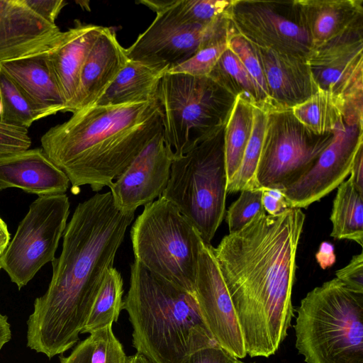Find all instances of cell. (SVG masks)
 <instances>
[{
  "label": "cell",
  "mask_w": 363,
  "mask_h": 363,
  "mask_svg": "<svg viewBox=\"0 0 363 363\" xmlns=\"http://www.w3.org/2000/svg\"><path fill=\"white\" fill-rule=\"evenodd\" d=\"M305 218L298 208L276 216L262 211L212 247L252 357L274 354L287 335Z\"/></svg>",
  "instance_id": "cell-1"
},
{
  "label": "cell",
  "mask_w": 363,
  "mask_h": 363,
  "mask_svg": "<svg viewBox=\"0 0 363 363\" xmlns=\"http://www.w3.org/2000/svg\"><path fill=\"white\" fill-rule=\"evenodd\" d=\"M134 216L116 206L110 191L77 205L61 254L52 262L48 288L35 298L27 320L28 347L51 359L78 342Z\"/></svg>",
  "instance_id": "cell-2"
},
{
  "label": "cell",
  "mask_w": 363,
  "mask_h": 363,
  "mask_svg": "<svg viewBox=\"0 0 363 363\" xmlns=\"http://www.w3.org/2000/svg\"><path fill=\"white\" fill-rule=\"evenodd\" d=\"M163 130L157 99L119 106H93L72 113L40 139L48 158L68 177L71 191L109 186Z\"/></svg>",
  "instance_id": "cell-3"
},
{
  "label": "cell",
  "mask_w": 363,
  "mask_h": 363,
  "mask_svg": "<svg viewBox=\"0 0 363 363\" xmlns=\"http://www.w3.org/2000/svg\"><path fill=\"white\" fill-rule=\"evenodd\" d=\"M123 308L133 328V347L152 363H182L193 352L217 343L194 294L136 261L130 264Z\"/></svg>",
  "instance_id": "cell-4"
},
{
  "label": "cell",
  "mask_w": 363,
  "mask_h": 363,
  "mask_svg": "<svg viewBox=\"0 0 363 363\" xmlns=\"http://www.w3.org/2000/svg\"><path fill=\"white\" fill-rule=\"evenodd\" d=\"M296 311V347L306 363H363V291L334 278Z\"/></svg>",
  "instance_id": "cell-5"
},
{
  "label": "cell",
  "mask_w": 363,
  "mask_h": 363,
  "mask_svg": "<svg viewBox=\"0 0 363 363\" xmlns=\"http://www.w3.org/2000/svg\"><path fill=\"white\" fill-rule=\"evenodd\" d=\"M225 125L173 159L169 179L161 196L178 208L207 244H211L225 212Z\"/></svg>",
  "instance_id": "cell-6"
},
{
  "label": "cell",
  "mask_w": 363,
  "mask_h": 363,
  "mask_svg": "<svg viewBox=\"0 0 363 363\" xmlns=\"http://www.w3.org/2000/svg\"><path fill=\"white\" fill-rule=\"evenodd\" d=\"M130 240L135 261L194 294L203 241L173 203L160 196L145 206L131 228Z\"/></svg>",
  "instance_id": "cell-7"
},
{
  "label": "cell",
  "mask_w": 363,
  "mask_h": 363,
  "mask_svg": "<svg viewBox=\"0 0 363 363\" xmlns=\"http://www.w3.org/2000/svg\"><path fill=\"white\" fill-rule=\"evenodd\" d=\"M157 99L164 137L174 158L224 126L236 100L208 76L168 72L160 82Z\"/></svg>",
  "instance_id": "cell-8"
},
{
  "label": "cell",
  "mask_w": 363,
  "mask_h": 363,
  "mask_svg": "<svg viewBox=\"0 0 363 363\" xmlns=\"http://www.w3.org/2000/svg\"><path fill=\"white\" fill-rule=\"evenodd\" d=\"M333 137V133H313L291 108L267 111L255 174L258 188L283 191L297 182L313 167Z\"/></svg>",
  "instance_id": "cell-9"
},
{
  "label": "cell",
  "mask_w": 363,
  "mask_h": 363,
  "mask_svg": "<svg viewBox=\"0 0 363 363\" xmlns=\"http://www.w3.org/2000/svg\"><path fill=\"white\" fill-rule=\"evenodd\" d=\"M175 0H142L156 12L152 23L125 49L128 58L165 70L183 63L206 44L228 33V15L203 26L188 20L177 8Z\"/></svg>",
  "instance_id": "cell-10"
},
{
  "label": "cell",
  "mask_w": 363,
  "mask_h": 363,
  "mask_svg": "<svg viewBox=\"0 0 363 363\" xmlns=\"http://www.w3.org/2000/svg\"><path fill=\"white\" fill-rule=\"evenodd\" d=\"M65 194L38 196L20 222L1 257L0 265L21 289L52 262L69 214Z\"/></svg>",
  "instance_id": "cell-11"
},
{
  "label": "cell",
  "mask_w": 363,
  "mask_h": 363,
  "mask_svg": "<svg viewBox=\"0 0 363 363\" xmlns=\"http://www.w3.org/2000/svg\"><path fill=\"white\" fill-rule=\"evenodd\" d=\"M318 89L342 101L347 126H363V24L314 48L306 58Z\"/></svg>",
  "instance_id": "cell-12"
},
{
  "label": "cell",
  "mask_w": 363,
  "mask_h": 363,
  "mask_svg": "<svg viewBox=\"0 0 363 363\" xmlns=\"http://www.w3.org/2000/svg\"><path fill=\"white\" fill-rule=\"evenodd\" d=\"M230 27L252 45L307 58L313 49L297 0H231Z\"/></svg>",
  "instance_id": "cell-13"
},
{
  "label": "cell",
  "mask_w": 363,
  "mask_h": 363,
  "mask_svg": "<svg viewBox=\"0 0 363 363\" xmlns=\"http://www.w3.org/2000/svg\"><path fill=\"white\" fill-rule=\"evenodd\" d=\"M212 247L203 242L194 294L214 340L237 359L244 358L247 352L241 328Z\"/></svg>",
  "instance_id": "cell-14"
},
{
  "label": "cell",
  "mask_w": 363,
  "mask_h": 363,
  "mask_svg": "<svg viewBox=\"0 0 363 363\" xmlns=\"http://www.w3.org/2000/svg\"><path fill=\"white\" fill-rule=\"evenodd\" d=\"M363 146V128L345 123L333 131L330 143L301 179L281 191L289 208H306L337 187L350 174L358 150Z\"/></svg>",
  "instance_id": "cell-15"
},
{
  "label": "cell",
  "mask_w": 363,
  "mask_h": 363,
  "mask_svg": "<svg viewBox=\"0 0 363 363\" xmlns=\"http://www.w3.org/2000/svg\"><path fill=\"white\" fill-rule=\"evenodd\" d=\"M173 159L162 130L108 186L116 206L123 212L135 211L160 197L167 187Z\"/></svg>",
  "instance_id": "cell-16"
},
{
  "label": "cell",
  "mask_w": 363,
  "mask_h": 363,
  "mask_svg": "<svg viewBox=\"0 0 363 363\" xmlns=\"http://www.w3.org/2000/svg\"><path fill=\"white\" fill-rule=\"evenodd\" d=\"M62 33L33 11L26 0H0V62L48 50Z\"/></svg>",
  "instance_id": "cell-17"
},
{
  "label": "cell",
  "mask_w": 363,
  "mask_h": 363,
  "mask_svg": "<svg viewBox=\"0 0 363 363\" xmlns=\"http://www.w3.org/2000/svg\"><path fill=\"white\" fill-rule=\"evenodd\" d=\"M252 47L264 74L272 109L293 108L318 90L306 58Z\"/></svg>",
  "instance_id": "cell-18"
},
{
  "label": "cell",
  "mask_w": 363,
  "mask_h": 363,
  "mask_svg": "<svg viewBox=\"0 0 363 363\" xmlns=\"http://www.w3.org/2000/svg\"><path fill=\"white\" fill-rule=\"evenodd\" d=\"M69 184L42 147L0 156V191L15 187L38 196L62 194Z\"/></svg>",
  "instance_id": "cell-19"
},
{
  "label": "cell",
  "mask_w": 363,
  "mask_h": 363,
  "mask_svg": "<svg viewBox=\"0 0 363 363\" xmlns=\"http://www.w3.org/2000/svg\"><path fill=\"white\" fill-rule=\"evenodd\" d=\"M104 26L84 24L63 31L60 39L47 50L48 58L64 98L65 112L77 111L80 74L85 59Z\"/></svg>",
  "instance_id": "cell-20"
},
{
  "label": "cell",
  "mask_w": 363,
  "mask_h": 363,
  "mask_svg": "<svg viewBox=\"0 0 363 363\" xmlns=\"http://www.w3.org/2000/svg\"><path fill=\"white\" fill-rule=\"evenodd\" d=\"M41 119L65 112L66 105L48 61L47 50L0 62Z\"/></svg>",
  "instance_id": "cell-21"
},
{
  "label": "cell",
  "mask_w": 363,
  "mask_h": 363,
  "mask_svg": "<svg viewBox=\"0 0 363 363\" xmlns=\"http://www.w3.org/2000/svg\"><path fill=\"white\" fill-rule=\"evenodd\" d=\"M128 60L115 30L104 27L82 69L77 111L94 106Z\"/></svg>",
  "instance_id": "cell-22"
},
{
  "label": "cell",
  "mask_w": 363,
  "mask_h": 363,
  "mask_svg": "<svg viewBox=\"0 0 363 363\" xmlns=\"http://www.w3.org/2000/svg\"><path fill=\"white\" fill-rule=\"evenodd\" d=\"M313 48L363 24L362 0H297Z\"/></svg>",
  "instance_id": "cell-23"
},
{
  "label": "cell",
  "mask_w": 363,
  "mask_h": 363,
  "mask_svg": "<svg viewBox=\"0 0 363 363\" xmlns=\"http://www.w3.org/2000/svg\"><path fill=\"white\" fill-rule=\"evenodd\" d=\"M166 72L129 60L94 106H119L155 99L160 82Z\"/></svg>",
  "instance_id": "cell-24"
},
{
  "label": "cell",
  "mask_w": 363,
  "mask_h": 363,
  "mask_svg": "<svg viewBox=\"0 0 363 363\" xmlns=\"http://www.w3.org/2000/svg\"><path fill=\"white\" fill-rule=\"evenodd\" d=\"M330 235L363 246V194L348 179L339 186L330 215Z\"/></svg>",
  "instance_id": "cell-25"
},
{
  "label": "cell",
  "mask_w": 363,
  "mask_h": 363,
  "mask_svg": "<svg viewBox=\"0 0 363 363\" xmlns=\"http://www.w3.org/2000/svg\"><path fill=\"white\" fill-rule=\"evenodd\" d=\"M254 106L236 98L224 128V153L228 183L238 171L252 134Z\"/></svg>",
  "instance_id": "cell-26"
},
{
  "label": "cell",
  "mask_w": 363,
  "mask_h": 363,
  "mask_svg": "<svg viewBox=\"0 0 363 363\" xmlns=\"http://www.w3.org/2000/svg\"><path fill=\"white\" fill-rule=\"evenodd\" d=\"M291 109L294 116L315 134L333 133L345 123L340 99L321 89Z\"/></svg>",
  "instance_id": "cell-27"
},
{
  "label": "cell",
  "mask_w": 363,
  "mask_h": 363,
  "mask_svg": "<svg viewBox=\"0 0 363 363\" xmlns=\"http://www.w3.org/2000/svg\"><path fill=\"white\" fill-rule=\"evenodd\" d=\"M123 281L115 267L107 272L81 334L100 330L117 322L123 307Z\"/></svg>",
  "instance_id": "cell-28"
},
{
  "label": "cell",
  "mask_w": 363,
  "mask_h": 363,
  "mask_svg": "<svg viewBox=\"0 0 363 363\" xmlns=\"http://www.w3.org/2000/svg\"><path fill=\"white\" fill-rule=\"evenodd\" d=\"M212 79L235 98L260 107L256 86L236 55L228 48L209 74Z\"/></svg>",
  "instance_id": "cell-29"
},
{
  "label": "cell",
  "mask_w": 363,
  "mask_h": 363,
  "mask_svg": "<svg viewBox=\"0 0 363 363\" xmlns=\"http://www.w3.org/2000/svg\"><path fill=\"white\" fill-rule=\"evenodd\" d=\"M267 112L254 106L252 131L246 147L241 165L227 185V194L258 188L255 174L261 155Z\"/></svg>",
  "instance_id": "cell-30"
},
{
  "label": "cell",
  "mask_w": 363,
  "mask_h": 363,
  "mask_svg": "<svg viewBox=\"0 0 363 363\" xmlns=\"http://www.w3.org/2000/svg\"><path fill=\"white\" fill-rule=\"evenodd\" d=\"M0 121L28 128L41 119L11 79L0 69Z\"/></svg>",
  "instance_id": "cell-31"
},
{
  "label": "cell",
  "mask_w": 363,
  "mask_h": 363,
  "mask_svg": "<svg viewBox=\"0 0 363 363\" xmlns=\"http://www.w3.org/2000/svg\"><path fill=\"white\" fill-rule=\"evenodd\" d=\"M227 42L228 48L240 60L256 86L259 98V108L266 112L272 110L264 74L252 45L230 27Z\"/></svg>",
  "instance_id": "cell-32"
},
{
  "label": "cell",
  "mask_w": 363,
  "mask_h": 363,
  "mask_svg": "<svg viewBox=\"0 0 363 363\" xmlns=\"http://www.w3.org/2000/svg\"><path fill=\"white\" fill-rule=\"evenodd\" d=\"M227 40L228 36L206 44L191 58L170 69L168 72L198 77L208 76L222 54L228 48Z\"/></svg>",
  "instance_id": "cell-33"
},
{
  "label": "cell",
  "mask_w": 363,
  "mask_h": 363,
  "mask_svg": "<svg viewBox=\"0 0 363 363\" xmlns=\"http://www.w3.org/2000/svg\"><path fill=\"white\" fill-rule=\"evenodd\" d=\"M262 188L245 189L238 199L228 208L226 214L229 233L240 230L258 213L264 211L262 206Z\"/></svg>",
  "instance_id": "cell-34"
},
{
  "label": "cell",
  "mask_w": 363,
  "mask_h": 363,
  "mask_svg": "<svg viewBox=\"0 0 363 363\" xmlns=\"http://www.w3.org/2000/svg\"><path fill=\"white\" fill-rule=\"evenodd\" d=\"M231 0H175L179 11L190 21L209 25L228 15Z\"/></svg>",
  "instance_id": "cell-35"
},
{
  "label": "cell",
  "mask_w": 363,
  "mask_h": 363,
  "mask_svg": "<svg viewBox=\"0 0 363 363\" xmlns=\"http://www.w3.org/2000/svg\"><path fill=\"white\" fill-rule=\"evenodd\" d=\"M90 363H127L123 346L116 337L109 325L91 333Z\"/></svg>",
  "instance_id": "cell-36"
},
{
  "label": "cell",
  "mask_w": 363,
  "mask_h": 363,
  "mask_svg": "<svg viewBox=\"0 0 363 363\" xmlns=\"http://www.w3.org/2000/svg\"><path fill=\"white\" fill-rule=\"evenodd\" d=\"M28 129L0 121V156L29 149Z\"/></svg>",
  "instance_id": "cell-37"
},
{
  "label": "cell",
  "mask_w": 363,
  "mask_h": 363,
  "mask_svg": "<svg viewBox=\"0 0 363 363\" xmlns=\"http://www.w3.org/2000/svg\"><path fill=\"white\" fill-rule=\"evenodd\" d=\"M237 359L216 343L193 352L182 363H235Z\"/></svg>",
  "instance_id": "cell-38"
},
{
  "label": "cell",
  "mask_w": 363,
  "mask_h": 363,
  "mask_svg": "<svg viewBox=\"0 0 363 363\" xmlns=\"http://www.w3.org/2000/svg\"><path fill=\"white\" fill-rule=\"evenodd\" d=\"M336 278L349 287L357 291H363V253L352 257L345 267L335 272Z\"/></svg>",
  "instance_id": "cell-39"
},
{
  "label": "cell",
  "mask_w": 363,
  "mask_h": 363,
  "mask_svg": "<svg viewBox=\"0 0 363 363\" xmlns=\"http://www.w3.org/2000/svg\"><path fill=\"white\" fill-rule=\"evenodd\" d=\"M28 6L48 22L53 24L67 4L63 0H26Z\"/></svg>",
  "instance_id": "cell-40"
},
{
  "label": "cell",
  "mask_w": 363,
  "mask_h": 363,
  "mask_svg": "<svg viewBox=\"0 0 363 363\" xmlns=\"http://www.w3.org/2000/svg\"><path fill=\"white\" fill-rule=\"evenodd\" d=\"M262 206L268 215L276 216L289 208L281 191L262 188Z\"/></svg>",
  "instance_id": "cell-41"
},
{
  "label": "cell",
  "mask_w": 363,
  "mask_h": 363,
  "mask_svg": "<svg viewBox=\"0 0 363 363\" xmlns=\"http://www.w3.org/2000/svg\"><path fill=\"white\" fill-rule=\"evenodd\" d=\"M90 337L81 342L67 357L60 356V363H90L91 352Z\"/></svg>",
  "instance_id": "cell-42"
},
{
  "label": "cell",
  "mask_w": 363,
  "mask_h": 363,
  "mask_svg": "<svg viewBox=\"0 0 363 363\" xmlns=\"http://www.w3.org/2000/svg\"><path fill=\"white\" fill-rule=\"evenodd\" d=\"M350 174V181L363 194V146L358 150L354 157Z\"/></svg>",
  "instance_id": "cell-43"
},
{
  "label": "cell",
  "mask_w": 363,
  "mask_h": 363,
  "mask_svg": "<svg viewBox=\"0 0 363 363\" xmlns=\"http://www.w3.org/2000/svg\"><path fill=\"white\" fill-rule=\"evenodd\" d=\"M11 338V325L6 315L0 313V350Z\"/></svg>",
  "instance_id": "cell-44"
},
{
  "label": "cell",
  "mask_w": 363,
  "mask_h": 363,
  "mask_svg": "<svg viewBox=\"0 0 363 363\" xmlns=\"http://www.w3.org/2000/svg\"><path fill=\"white\" fill-rule=\"evenodd\" d=\"M10 241V233L6 223L0 217V262L3 252ZM0 265V269H1Z\"/></svg>",
  "instance_id": "cell-45"
},
{
  "label": "cell",
  "mask_w": 363,
  "mask_h": 363,
  "mask_svg": "<svg viewBox=\"0 0 363 363\" xmlns=\"http://www.w3.org/2000/svg\"><path fill=\"white\" fill-rule=\"evenodd\" d=\"M127 363H152L144 355L140 353H135V354L128 357Z\"/></svg>",
  "instance_id": "cell-46"
},
{
  "label": "cell",
  "mask_w": 363,
  "mask_h": 363,
  "mask_svg": "<svg viewBox=\"0 0 363 363\" xmlns=\"http://www.w3.org/2000/svg\"><path fill=\"white\" fill-rule=\"evenodd\" d=\"M235 363H245V362H243L238 359L237 361L235 362Z\"/></svg>",
  "instance_id": "cell-47"
},
{
  "label": "cell",
  "mask_w": 363,
  "mask_h": 363,
  "mask_svg": "<svg viewBox=\"0 0 363 363\" xmlns=\"http://www.w3.org/2000/svg\"><path fill=\"white\" fill-rule=\"evenodd\" d=\"M1 103H0V116H1Z\"/></svg>",
  "instance_id": "cell-48"
}]
</instances>
